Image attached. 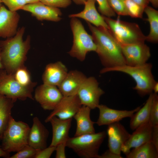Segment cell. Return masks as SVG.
Wrapping results in <instances>:
<instances>
[{
	"instance_id": "6da1fadb",
	"label": "cell",
	"mask_w": 158,
	"mask_h": 158,
	"mask_svg": "<svg viewBox=\"0 0 158 158\" xmlns=\"http://www.w3.org/2000/svg\"><path fill=\"white\" fill-rule=\"evenodd\" d=\"M25 30V28L22 27L13 37L0 41L1 61L4 69L8 73L13 74L18 68L24 66L31 42L29 35L23 40Z\"/></svg>"
},
{
	"instance_id": "7a4b0ae2",
	"label": "cell",
	"mask_w": 158,
	"mask_h": 158,
	"mask_svg": "<svg viewBox=\"0 0 158 158\" xmlns=\"http://www.w3.org/2000/svg\"><path fill=\"white\" fill-rule=\"evenodd\" d=\"M87 23L96 46L95 52L104 68L126 64L120 44L109 30L93 25L88 22Z\"/></svg>"
},
{
	"instance_id": "3957f363",
	"label": "cell",
	"mask_w": 158,
	"mask_h": 158,
	"mask_svg": "<svg viewBox=\"0 0 158 158\" xmlns=\"http://www.w3.org/2000/svg\"><path fill=\"white\" fill-rule=\"evenodd\" d=\"M152 65L147 62L140 65L130 66L126 64L110 68H104L100 73L116 71L123 73L131 76L136 83L133 89L141 96L150 95L153 91L154 85L156 82L152 72Z\"/></svg>"
},
{
	"instance_id": "277c9868",
	"label": "cell",
	"mask_w": 158,
	"mask_h": 158,
	"mask_svg": "<svg viewBox=\"0 0 158 158\" xmlns=\"http://www.w3.org/2000/svg\"><path fill=\"white\" fill-rule=\"evenodd\" d=\"M106 134L103 131L69 137L66 141V147L81 157L99 158V149Z\"/></svg>"
},
{
	"instance_id": "5b68a950",
	"label": "cell",
	"mask_w": 158,
	"mask_h": 158,
	"mask_svg": "<svg viewBox=\"0 0 158 158\" xmlns=\"http://www.w3.org/2000/svg\"><path fill=\"white\" fill-rule=\"evenodd\" d=\"M30 128L27 123L17 121L11 116L1 140L2 149L9 153L17 152L28 145Z\"/></svg>"
},
{
	"instance_id": "8992f818",
	"label": "cell",
	"mask_w": 158,
	"mask_h": 158,
	"mask_svg": "<svg viewBox=\"0 0 158 158\" xmlns=\"http://www.w3.org/2000/svg\"><path fill=\"white\" fill-rule=\"evenodd\" d=\"M102 16L108 30L119 43L131 44L146 41V36L137 23Z\"/></svg>"
},
{
	"instance_id": "52a82bcc",
	"label": "cell",
	"mask_w": 158,
	"mask_h": 158,
	"mask_svg": "<svg viewBox=\"0 0 158 158\" xmlns=\"http://www.w3.org/2000/svg\"><path fill=\"white\" fill-rule=\"evenodd\" d=\"M71 18L70 25L73 41L71 48L68 53L71 57L82 61L88 52L96 51V46L92 36L85 30L80 21L76 17Z\"/></svg>"
},
{
	"instance_id": "ba28073f",
	"label": "cell",
	"mask_w": 158,
	"mask_h": 158,
	"mask_svg": "<svg viewBox=\"0 0 158 158\" xmlns=\"http://www.w3.org/2000/svg\"><path fill=\"white\" fill-rule=\"evenodd\" d=\"M36 82L28 86L20 85L13 74L8 73L4 69H0V94L11 99L14 102L17 99L25 100L27 98L34 100L32 95Z\"/></svg>"
},
{
	"instance_id": "9c48e42d",
	"label": "cell",
	"mask_w": 158,
	"mask_h": 158,
	"mask_svg": "<svg viewBox=\"0 0 158 158\" xmlns=\"http://www.w3.org/2000/svg\"><path fill=\"white\" fill-rule=\"evenodd\" d=\"M104 93L94 77H87L79 88L77 95L82 105L91 109L97 108L100 97Z\"/></svg>"
},
{
	"instance_id": "30bf717a",
	"label": "cell",
	"mask_w": 158,
	"mask_h": 158,
	"mask_svg": "<svg viewBox=\"0 0 158 158\" xmlns=\"http://www.w3.org/2000/svg\"><path fill=\"white\" fill-rule=\"evenodd\" d=\"M119 44L127 65L136 66L143 64L147 63L150 57V48L145 42Z\"/></svg>"
},
{
	"instance_id": "8fae6325",
	"label": "cell",
	"mask_w": 158,
	"mask_h": 158,
	"mask_svg": "<svg viewBox=\"0 0 158 158\" xmlns=\"http://www.w3.org/2000/svg\"><path fill=\"white\" fill-rule=\"evenodd\" d=\"M63 97L57 86L43 83L36 89L34 99L44 110H53Z\"/></svg>"
},
{
	"instance_id": "7c38bea8",
	"label": "cell",
	"mask_w": 158,
	"mask_h": 158,
	"mask_svg": "<svg viewBox=\"0 0 158 158\" xmlns=\"http://www.w3.org/2000/svg\"><path fill=\"white\" fill-rule=\"evenodd\" d=\"M82 106L77 95L63 97L60 103L45 120L48 122L50 118L54 116L66 120L72 118Z\"/></svg>"
},
{
	"instance_id": "4fadbf2b",
	"label": "cell",
	"mask_w": 158,
	"mask_h": 158,
	"mask_svg": "<svg viewBox=\"0 0 158 158\" xmlns=\"http://www.w3.org/2000/svg\"><path fill=\"white\" fill-rule=\"evenodd\" d=\"M20 10L30 12L32 16L39 21L57 22L62 19V12L58 8L45 5L40 1L27 4Z\"/></svg>"
},
{
	"instance_id": "5bb4252c",
	"label": "cell",
	"mask_w": 158,
	"mask_h": 158,
	"mask_svg": "<svg viewBox=\"0 0 158 158\" xmlns=\"http://www.w3.org/2000/svg\"><path fill=\"white\" fill-rule=\"evenodd\" d=\"M106 133L108 136L109 150L115 154L121 155L122 147L130 134L119 122L108 125Z\"/></svg>"
},
{
	"instance_id": "9a60e30c",
	"label": "cell",
	"mask_w": 158,
	"mask_h": 158,
	"mask_svg": "<svg viewBox=\"0 0 158 158\" xmlns=\"http://www.w3.org/2000/svg\"><path fill=\"white\" fill-rule=\"evenodd\" d=\"M20 18L16 11L8 10L2 4L0 6V37L7 38L14 36L18 30Z\"/></svg>"
},
{
	"instance_id": "2e32d148",
	"label": "cell",
	"mask_w": 158,
	"mask_h": 158,
	"mask_svg": "<svg viewBox=\"0 0 158 158\" xmlns=\"http://www.w3.org/2000/svg\"><path fill=\"white\" fill-rule=\"evenodd\" d=\"M152 128L153 126L149 122L138 127L122 146L121 152L126 155L131 149L151 141Z\"/></svg>"
},
{
	"instance_id": "e0dca14e",
	"label": "cell",
	"mask_w": 158,
	"mask_h": 158,
	"mask_svg": "<svg viewBox=\"0 0 158 158\" xmlns=\"http://www.w3.org/2000/svg\"><path fill=\"white\" fill-rule=\"evenodd\" d=\"M140 107H139L129 111L121 110L112 109L105 105L99 104L97 107L99 111V115L95 123L99 126H102L119 122L124 118H130Z\"/></svg>"
},
{
	"instance_id": "ac0fdd59",
	"label": "cell",
	"mask_w": 158,
	"mask_h": 158,
	"mask_svg": "<svg viewBox=\"0 0 158 158\" xmlns=\"http://www.w3.org/2000/svg\"><path fill=\"white\" fill-rule=\"evenodd\" d=\"M49 133L37 116L33 119V124L30 130L28 145L35 149L41 150L47 147Z\"/></svg>"
},
{
	"instance_id": "d6986e66",
	"label": "cell",
	"mask_w": 158,
	"mask_h": 158,
	"mask_svg": "<svg viewBox=\"0 0 158 158\" xmlns=\"http://www.w3.org/2000/svg\"><path fill=\"white\" fill-rule=\"evenodd\" d=\"M87 77L82 72L76 70L68 72L57 87L63 97L77 95L80 86Z\"/></svg>"
},
{
	"instance_id": "ffe728a7",
	"label": "cell",
	"mask_w": 158,
	"mask_h": 158,
	"mask_svg": "<svg viewBox=\"0 0 158 158\" xmlns=\"http://www.w3.org/2000/svg\"><path fill=\"white\" fill-rule=\"evenodd\" d=\"M68 72L66 66L60 61L49 63L42 75L43 83L58 87Z\"/></svg>"
},
{
	"instance_id": "44dd1931",
	"label": "cell",
	"mask_w": 158,
	"mask_h": 158,
	"mask_svg": "<svg viewBox=\"0 0 158 158\" xmlns=\"http://www.w3.org/2000/svg\"><path fill=\"white\" fill-rule=\"evenodd\" d=\"M72 118L60 119L56 116L51 118L49 122L51 125L52 136L50 146H56L58 144L66 142L69 138L68 134Z\"/></svg>"
},
{
	"instance_id": "7402d4cb",
	"label": "cell",
	"mask_w": 158,
	"mask_h": 158,
	"mask_svg": "<svg viewBox=\"0 0 158 158\" xmlns=\"http://www.w3.org/2000/svg\"><path fill=\"white\" fill-rule=\"evenodd\" d=\"M96 0H87L83 11L78 13L70 14L69 17L81 18L95 26L102 27L108 29V26L102 16L98 13L96 9Z\"/></svg>"
},
{
	"instance_id": "603a6c76",
	"label": "cell",
	"mask_w": 158,
	"mask_h": 158,
	"mask_svg": "<svg viewBox=\"0 0 158 158\" xmlns=\"http://www.w3.org/2000/svg\"><path fill=\"white\" fill-rule=\"evenodd\" d=\"M91 110L87 107L82 105L74 116L76 122L74 136L95 133L94 124L95 122L92 121L90 118Z\"/></svg>"
},
{
	"instance_id": "cb8c5ba5",
	"label": "cell",
	"mask_w": 158,
	"mask_h": 158,
	"mask_svg": "<svg viewBox=\"0 0 158 158\" xmlns=\"http://www.w3.org/2000/svg\"><path fill=\"white\" fill-rule=\"evenodd\" d=\"M153 97V93L149 97L142 107L135 112L130 117V127L134 130L140 126L149 122L150 111Z\"/></svg>"
},
{
	"instance_id": "d4e9b609",
	"label": "cell",
	"mask_w": 158,
	"mask_h": 158,
	"mask_svg": "<svg viewBox=\"0 0 158 158\" xmlns=\"http://www.w3.org/2000/svg\"><path fill=\"white\" fill-rule=\"evenodd\" d=\"M14 102L11 99L0 94V140L8 124Z\"/></svg>"
},
{
	"instance_id": "484cf974",
	"label": "cell",
	"mask_w": 158,
	"mask_h": 158,
	"mask_svg": "<svg viewBox=\"0 0 158 158\" xmlns=\"http://www.w3.org/2000/svg\"><path fill=\"white\" fill-rule=\"evenodd\" d=\"M150 25L149 34L146 36V40L153 43L158 42V11L148 6L144 10Z\"/></svg>"
},
{
	"instance_id": "4316f807",
	"label": "cell",
	"mask_w": 158,
	"mask_h": 158,
	"mask_svg": "<svg viewBox=\"0 0 158 158\" xmlns=\"http://www.w3.org/2000/svg\"><path fill=\"white\" fill-rule=\"evenodd\" d=\"M126 158H157L158 150L151 141L134 148L126 155Z\"/></svg>"
},
{
	"instance_id": "83f0119b",
	"label": "cell",
	"mask_w": 158,
	"mask_h": 158,
	"mask_svg": "<svg viewBox=\"0 0 158 158\" xmlns=\"http://www.w3.org/2000/svg\"><path fill=\"white\" fill-rule=\"evenodd\" d=\"M15 80L21 85L28 86L32 84L30 73L24 66L18 68L13 74Z\"/></svg>"
},
{
	"instance_id": "f1b7e54d",
	"label": "cell",
	"mask_w": 158,
	"mask_h": 158,
	"mask_svg": "<svg viewBox=\"0 0 158 158\" xmlns=\"http://www.w3.org/2000/svg\"><path fill=\"white\" fill-rule=\"evenodd\" d=\"M128 16L134 18H142L145 8L132 0H123Z\"/></svg>"
},
{
	"instance_id": "f546056e",
	"label": "cell",
	"mask_w": 158,
	"mask_h": 158,
	"mask_svg": "<svg viewBox=\"0 0 158 158\" xmlns=\"http://www.w3.org/2000/svg\"><path fill=\"white\" fill-rule=\"evenodd\" d=\"M149 122L153 126L158 125V96L154 93H153Z\"/></svg>"
},
{
	"instance_id": "4dcf8cb0",
	"label": "cell",
	"mask_w": 158,
	"mask_h": 158,
	"mask_svg": "<svg viewBox=\"0 0 158 158\" xmlns=\"http://www.w3.org/2000/svg\"><path fill=\"white\" fill-rule=\"evenodd\" d=\"M39 150L35 149L28 145L9 158H35Z\"/></svg>"
},
{
	"instance_id": "1f68e13d",
	"label": "cell",
	"mask_w": 158,
	"mask_h": 158,
	"mask_svg": "<svg viewBox=\"0 0 158 158\" xmlns=\"http://www.w3.org/2000/svg\"><path fill=\"white\" fill-rule=\"evenodd\" d=\"M109 4L115 13L119 15L128 16L123 0H107Z\"/></svg>"
},
{
	"instance_id": "d6a6232c",
	"label": "cell",
	"mask_w": 158,
	"mask_h": 158,
	"mask_svg": "<svg viewBox=\"0 0 158 158\" xmlns=\"http://www.w3.org/2000/svg\"><path fill=\"white\" fill-rule=\"evenodd\" d=\"M98 4V10L102 16L111 17L115 16L116 13L109 6L107 0H96Z\"/></svg>"
},
{
	"instance_id": "836d02e7",
	"label": "cell",
	"mask_w": 158,
	"mask_h": 158,
	"mask_svg": "<svg viewBox=\"0 0 158 158\" xmlns=\"http://www.w3.org/2000/svg\"><path fill=\"white\" fill-rule=\"evenodd\" d=\"M4 3L11 11H16L20 10L24 6L27 4L24 0H1Z\"/></svg>"
},
{
	"instance_id": "e575fe53",
	"label": "cell",
	"mask_w": 158,
	"mask_h": 158,
	"mask_svg": "<svg viewBox=\"0 0 158 158\" xmlns=\"http://www.w3.org/2000/svg\"><path fill=\"white\" fill-rule=\"evenodd\" d=\"M47 5L57 8H65L70 6L71 0H39Z\"/></svg>"
},
{
	"instance_id": "d590c367",
	"label": "cell",
	"mask_w": 158,
	"mask_h": 158,
	"mask_svg": "<svg viewBox=\"0 0 158 158\" xmlns=\"http://www.w3.org/2000/svg\"><path fill=\"white\" fill-rule=\"evenodd\" d=\"M56 146H50L39 150L35 158H49L55 151Z\"/></svg>"
},
{
	"instance_id": "8d00e7d4",
	"label": "cell",
	"mask_w": 158,
	"mask_h": 158,
	"mask_svg": "<svg viewBox=\"0 0 158 158\" xmlns=\"http://www.w3.org/2000/svg\"><path fill=\"white\" fill-rule=\"evenodd\" d=\"M66 142H61L56 146L55 151L56 158H66L65 148Z\"/></svg>"
},
{
	"instance_id": "74e56055",
	"label": "cell",
	"mask_w": 158,
	"mask_h": 158,
	"mask_svg": "<svg viewBox=\"0 0 158 158\" xmlns=\"http://www.w3.org/2000/svg\"><path fill=\"white\" fill-rule=\"evenodd\" d=\"M151 142L158 150V125L153 126Z\"/></svg>"
},
{
	"instance_id": "f35d334b",
	"label": "cell",
	"mask_w": 158,
	"mask_h": 158,
	"mask_svg": "<svg viewBox=\"0 0 158 158\" xmlns=\"http://www.w3.org/2000/svg\"><path fill=\"white\" fill-rule=\"evenodd\" d=\"M123 158L121 155L115 154L107 150L104 153L99 156V158Z\"/></svg>"
},
{
	"instance_id": "ab89813d",
	"label": "cell",
	"mask_w": 158,
	"mask_h": 158,
	"mask_svg": "<svg viewBox=\"0 0 158 158\" xmlns=\"http://www.w3.org/2000/svg\"><path fill=\"white\" fill-rule=\"evenodd\" d=\"M140 6L145 8L148 6L150 3L149 0H132Z\"/></svg>"
},
{
	"instance_id": "60d3db41",
	"label": "cell",
	"mask_w": 158,
	"mask_h": 158,
	"mask_svg": "<svg viewBox=\"0 0 158 158\" xmlns=\"http://www.w3.org/2000/svg\"><path fill=\"white\" fill-rule=\"evenodd\" d=\"M10 157V153L5 152L0 147V157L9 158Z\"/></svg>"
},
{
	"instance_id": "b9f144b4",
	"label": "cell",
	"mask_w": 158,
	"mask_h": 158,
	"mask_svg": "<svg viewBox=\"0 0 158 158\" xmlns=\"http://www.w3.org/2000/svg\"><path fill=\"white\" fill-rule=\"evenodd\" d=\"M77 5H84L87 0H72Z\"/></svg>"
},
{
	"instance_id": "7bdbcfd3",
	"label": "cell",
	"mask_w": 158,
	"mask_h": 158,
	"mask_svg": "<svg viewBox=\"0 0 158 158\" xmlns=\"http://www.w3.org/2000/svg\"><path fill=\"white\" fill-rule=\"evenodd\" d=\"M153 7L155 8L158 7V0H149Z\"/></svg>"
},
{
	"instance_id": "ee69618b",
	"label": "cell",
	"mask_w": 158,
	"mask_h": 158,
	"mask_svg": "<svg viewBox=\"0 0 158 158\" xmlns=\"http://www.w3.org/2000/svg\"><path fill=\"white\" fill-rule=\"evenodd\" d=\"M153 91H154V93L156 94L158 92V83L157 81L153 86Z\"/></svg>"
},
{
	"instance_id": "f6af8a7d",
	"label": "cell",
	"mask_w": 158,
	"mask_h": 158,
	"mask_svg": "<svg viewBox=\"0 0 158 158\" xmlns=\"http://www.w3.org/2000/svg\"><path fill=\"white\" fill-rule=\"evenodd\" d=\"M27 2V4H31L36 2H38L39 0H24Z\"/></svg>"
},
{
	"instance_id": "bcb514c9",
	"label": "cell",
	"mask_w": 158,
	"mask_h": 158,
	"mask_svg": "<svg viewBox=\"0 0 158 158\" xmlns=\"http://www.w3.org/2000/svg\"><path fill=\"white\" fill-rule=\"evenodd\" d=\"M4 69V68L1 61V50L0 49V69Z\"/></svg>"
},
{
	"instance_id": "7dc6e473",
	"label": "cell",
	"mask_w": 158,
	"mask_h": 158,
	"mask_svg": "<svg viewBox=\"0 0 158 158\" xmlns=\"http://www.w3.org/2000/svg\"><path fill=\"white\" fill-rule=\"evenodd\" d=\"M2 0H0V6H1L2 5Z\"/></svg>"
}]
</instances>
